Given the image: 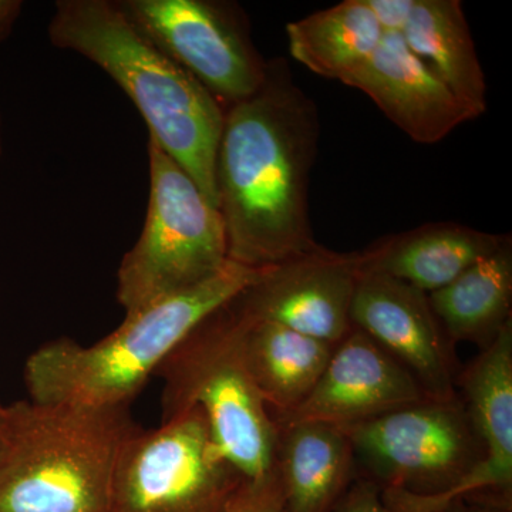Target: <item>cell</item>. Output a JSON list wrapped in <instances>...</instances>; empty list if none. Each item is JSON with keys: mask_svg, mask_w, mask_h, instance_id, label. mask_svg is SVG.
Wrapping results in <instances>:
<instances>
[{"mask_svg": "<svg viewBox=\"0 0 512 512\" xmlns=\"http://www.w3.org/2000/svg\"><path fill=\"white\" fill-rule=\"evenodd\" d=\"M234 312L237 313L235 309ZM237 316L249 373L272 419H281L312 392L336 345L276 323L244 319L238 313Z\"/></svg>", "mask_w": 512, "mask_h": 512, "instance_id": "17", "label": "cell"}, {"mask_svg": "<svg viewBox=\"0 0 512 512\" xmlns=\"http://www.w3.org/2000/svg\"><path fill=\"white\" fill-rule=\"evenodd\" d=\"M484 458L447 493L416 495L383 490L390 512H434L460 500L484 501L512 510V322L458 375L457 389Z\"/></svg>", "mask_w": 512, "mask_h": 512, "instance_id": "10", "label": "cell"}, {"mask_svg": "<svg viewBox=\"0 0 512 512\" xmlns=\"http://www.w3.org/2000/svg\"><path fill=\"white\" fill-rule=\"evenodd\" d=\"M161 421L200 409L222 457L247 480L275 467L278 426L249 373L231 302L202 320L167 356Z\"/></svg>", "mask_w": 512, "mask_h": 512, "instance_id": "5", "label": "cell"}, {"mask_svg": "<svg viewBox=\"0 0 512 512\" xmlns=\"http://www.w3.org/2000/svg\"><path fill=\"white\" fill-rule=\"evenodd\" d=\"M510 237L460 224H429L355 252L357 272L399 279L426 292L444 288Z\"/></svg>", "mask_w": 512, "mask_h": 512, "instance_id": "15", "label": "cell"}, {"mask_svg": "<svg viewBox=\"0 0 512 512\" xmlns=\"http://www.w3.org/2000/svg\"><path fill=\"white\" fill-rule=\"evenodd\" d=\"M330 512H390V510L383 503L379 485L365 477H357Z\"/></svg>", "mask_w": 512, "mask_h": 512, "instance_id": "22", "label": "cell"}, {"mask_svg": "<svg viewBox=\"0 0 512 512\" xmlns=\"http://www.w3.org/2000/svg\"><path fill=\"white\" fill-rule=\"evenodd\" d=\"M429 399L406 367L352 326L309 396L276 424L316 421L346 429Z\"/></svg>", "mask_w": 512, "mask_h": 512, "instance_id": "13", "label": "cell"}, {"mask_svg": "<svg viewBox=\"0 0 512 512\" xmlns=\"http://www.w3.org/2000/svg\"><path fill=\"white\" fill-rule=\"evenodd\" d=\"M357 275L355 252L338 254L320 247L265 269L231 305L244 319L276 323L336 345L352 329Z\"/></svg>", "mask_w": 512, "mask_h": 512, "instance_id": "12", "label": "cell"}, {"mask_svg": "<svg viewBox=\"0 0 512 512\" xmlns=\"http://www.w3.org/2000/svg\"><path fill=\"white\" fill-rule=\"evenodd\" d=\"M356 468L380 490L439 495L456 487L484 458L461 397L424 399L346 427Z\"/></svg>", "mask_w": 512, "mask_h": 512, "instance_id": "8", "label": "cell"}, {"mask_svg": "<svg viewBox=\"0 0 512 512\" xmlns=\"http://www.w3.org/2000/svg\"><path fill=\"white\" fill-rule=\"evenodd\" d=\"M264 272L228 261L200 285L126 315L119 328L93 346L70 338L50 340L26 360L30 400L94 409L130 406L192 330Z\"/></svg>", "mask_w": 512, "mask_h": 512, "instance_id": "3", "label": "cell"}, {"mask_svg": "<svg viewBox=\"0 0 512 512\" xmlns=\"http://www.w3.org/2000/svg\"><path fill=\"white\" fill-rule=\"evenodd\" d=\"M342 83L369 96L416 143H439L460 124L476 119L414 55L402 33H384L376 52Z\"/></svg>", "mask_w": 512, "mask_h": 512, "instance_id": "14", "label": "cell"}, {"mask_svg": "<svg viewBox=\"0 0 512 512\" xmlns=\"http://www.w3.org/2000/svg\"><path fill=\"white\" fill-rule=\"evenodd\" d=\"M148 165L146 221L117 272V301L126 315L200 285L229 261L221 212L153 138Z\"/></svg>", "mask_w": 512, "mask_h": 512, "instance_id": "6", "label": "cell"}, {"mask_svg": "<svg viewBox=\"0 0 512 512\" xmlns=\"http://www.w3.org/2000/svg\"><path fill=\"white\" fill-rule=\"evenodd\" d=\"M429 302L448 340L488 348L511 322V239L493 254L457 276L451 284L429 293Z\"/></svg>", "mask_w": 512, "mask_h": 512, "instance_id": "19", "label": "cell"}, {"mask_svg": "<svg viewBox=\"0 0 512 512\" xmlns=\"http://www.w3.org/2000/svg\"><path fill=\"white\" fill-rule=\"evenodd\" d=\"M22 10L23 2L20 0H0V43L13 32Z\"/></svg>", "mask_w": 512, "mask_h": 512, "instance_id": "24", "label": "cell"}, {"mask_svg": "<svg viewBox=\"0 0 512 512\" xmlns=\"http://www.w3.org/2000/svg\"><path fill=\"white\" fill-rule=\"evenodd\" d=\"M372 10L383 33H402L410 12L413 0H365Z\"/></svg>", "mask_w": 512, "mask_h": 512, "instance_id": "23", "label": "cell"}, {"mask_svg": "<svg viewBox=\"0 0 512 512\" xmlns=\"http://www.w3.org/2000/svg\"><path fill=\"white\" fill-rule=\"evenodd\" d=\"M134 28L190 73L221 106L248 99L262 86L259 59L231 9L207 0H119Z\"/></svg>", "mask_w": 512, "mask_h": 512, "instance_id": "9", "label": "cell"}, {"mask_svg": "<svg viewBox=\"0 0 512 512\" xmlns=\"http://www.w3.org/2000/svg\"><path fill=\"white\" fill-rule=\"evenodd\" d=\"M318 131L284 62L266 64L262 86L225 109L215 181L229 261L266 269L318 251L308 215Z\"/></svg>", "mask_w": 512, "mask_h": 512, "instance_id": "1", "label": "cell"}, {"mask_svg": "<svg viewBox=\"0 0 512 512\" xmlns=\"http://www.w3.org/2000/svg\"><path fill=\"white\" fill-rule=\"evenodd\" d=\"M2 406H3V404H2V403H0V409H2Z\"/></svg>", "mask_w": 512, "mask_h": 512, "instance_id": "27", "label": "cell"}, {"mask_svg": "<svg viewBox=\"0 0 512 512\" xmlns=\"http://www.w3.org/2000/svg\"><path fill=\"white\" fill-rule=\"evenodd\" d=\"M227 512H285L284 490L275 467L265 476L245 480Z\"/></svg>", "mask_w": 512, "mask_h": 512, "instance_id": "21", "label": "cell"}, {"mask_svg": "<svg viewBox=\"0 0 512 512\" xmlns=\"http://www.w3.org/2000/svg\"><path fill=\"white\" fill-rule=\"evenodd\" d=\"M3 154V120L2 113H0V157Z\"/></svg>", "mask_w": 512, "mask_h": 512, "instance_id": "26", "label": "cell"}, {"mask_svg": "<svg viewBox=\"0 0 512 512\" xmlns=\"http://www.w3.org/2000/svg\"><path fill=\"white\" fill-rule=\"evenodd\" d=\"M245 480L215 447L204 413L191 409L126 441L109 512H227Z\"/></svg>", "mask_w": 512, "mask_h": 512, "instance_id": "7", "label": "cell"}, {"mask_svg": "<svg viewBox=\"0 0 512 512\" xmlns=\"http://www.w3.org/2000/svg\"><path fill=\"white\" fill-rule=\"evenodd\" d=\"M130 406L16 402L0 409V512H109Z\"/></svg>", "mask_w": 512, "mask_h": 512, "instance_id": "4", "label": "cell"}, {"mask_svg": "<svg viewBox=\"0 0 512 512\" xmlns=\"http://www.w3.org/2000/svg\"><path fill=\"white\" fill-rule=\"evenodd\" d=\"M434 512H512V510L501 505L484 503V501L460 500L444 505Z\"/></svg>", "mask_w": 512, "mask_h": 512, "instance_id": "25", "label": "cell"}, {"mask_svg": "<svg viewBox=\"0 0 512 512\" xmlns=\"http://www.w3.org/2000/svg\"><path fill=\"white\" fill-rule=\"evenodd\" d=\"M50 43L86 57L136 104L150 138L218 208V147L225 109L190 73L141 35L113 0H60Z\"/></svg>", "mask_w": 512, "mask_h": 512, "instance_id": "2", "label": "cell"}, {"mask_svg": "<svg viewBox=\"0 0 512 512\" xmlns=\"http://www.w3.org/2000/svg\"><path fill=\"white\" fill-rule=\"evenodd\" d=\"M402 36L414 55L443 80L476 119L487 110L483 67L461 2L413 0Z\"/></svg>", "mask_w": 512, "mask_h": 512, "instance_id": "18", "label": "cell"}, {"mask_svg": "<svg viewBox=\"0 0 512 512\" xmlns=\"http://www.w3.org/2000/svg\"><path fill=\"white\" fill-rule=\"evenodd\" d=\"M275 470L285 512H330L357 478L348 434L316 421L276 424Z\"/></svg>", "mask_w": 512, "mask_h": 512, "instance_id": "16", "label": "cell"}, {"mask_svg": "<svg viewBox=\"0 0 512 512\" xmlns=\"http://www.w3.org/2000/svg\"><path fill=\"white\" fill-rule=\"evenodd\" d=\"M350 322L412 373L429 399L457 400L460 367L429 295L380 274L359 272Z\"/></svg>", "mask_w": 512, "mask_h": 512, "instance_id": "11", "label": "cell"}, {"mask_svg": "<svg viewBox=\"0 0 512 512\" xmlns=\"http://www.w3.org/2000/svg\"><path fill=\"white\" fill-rule=\"evenodd\" d=\"M286 35L293 59L342 82L376 52L384 33L365 0H345L289 23Z\"/></svg>", "mask_w": 512, "mask_h": 512, "instance_id": "20", "label": "cell"}]
</instances>
